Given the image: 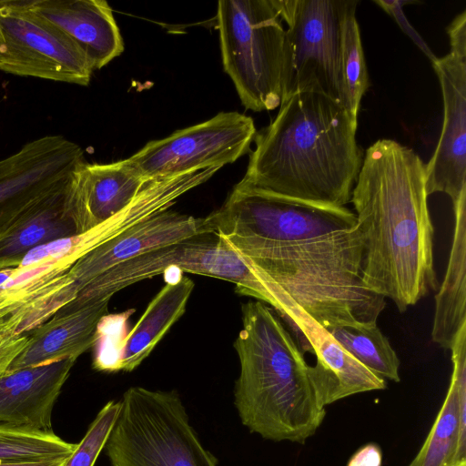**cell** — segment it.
<instances>
[{
  "mask_svg": "<svg viewBox=\"0 0 466 466\" xmlns=\"http://www.w3.org/2000/svg\"><path fill=\"white\" fill-rule=\"evenodd\" d=\"M454 231L443 281L435 296L431 339L451 350L466 327V191L453 204Z\"/></svg>",
  "mask_w": 466,
  "mask_h": 466,
  "instance_id": "21",
  "label": "cell"
},
{
  "mask_svg": "<svg viewBox=\"0 0 466 466\" xmlns=\"http://www.w3.org/2000/svg\"><path fill=\"white\" fill-rule=\"evenodd\" d=\"M255 135L251 117L220 112L202 123L149 141L127 160L149 180L221 168L247 154Z\"/></svg>",
  "mask_w": 466,
  "mask_h": 466,
  "instance_id": "11",
  "label": "cell"
},
{
  "mask_svg": "<svg viewBox=\"0 0 466 466\" xmlns=\"http://www.w3.org/2000/svg\"><path fill=\"white\" fill-rule=\"evenodd\" d=\"M85 161L79 145L48 135L0 160V240L64 188Z\"/></svg>",
  "mask_w": 466,
  "mask_h": 466,
  "instance_id": "12",
  "label": "cell"
},
{
  "mask_svg": "<svg viewBox=\"0 0 466 466\" xmlns=\"http://www.w3.org/2000/svg\"><path fill=\"white\" fill-rule=\"evenodd\" d=\"M373 2L394 18L402 32L410 38V40L420 48V50L422 51L424 55L431 61V63L437 59V56L433 54L420 35L410 25L403 12L404 5L415 4L417 3L416 0H373Z\"/></svg>",
  "mask_w": 466,
  "mask_h": 466,
  "instance_id": "27",
  "label": "cell"
},
{
  "mask_svg": "<svg viewBox=\"0 0 466 466\" xmlns=\"http://www.w3.org/2000/svg\"><path fill=\"white\" fill-rule=\"evenodd\" d=\"M358 119L328 95L312 90L284 99L276 117L255 135L240 184L299 200L345 207L364 153Z\"/></svg>",
  "mask_w": 466,
  "mask_h": 466,
  "instance_id": "3",
  "label": "cell"
},
{
  "mask_svg": "<svg viewBox=\"0 0 466 466\" xmlns=\"http://www.w3.org/2000/svg\"><path fill=\"white\" fill-rule=\"evenodd\" d=\"M382 452L376 443L360 448L349 460L347 466H381Z\"/></svg>",
  "mask_w": 466,
  "mask_h": 466,
  "instance_id": "30",
  "label": "cell"
},
{
  "mask_svg": "<svg viewBox=\"0 0 466 466\" xmlns=\"http://www.w3.org/2000/svg\"><path fill=\"white\" fill-rule=\"evenodd\" d=\"M426 164L411 148L379 139L365 151L350 202L361 233L362 279L400 312L437 286Z\"/></svg>",
  "mask_w": 466,
  "mask_h": 466,
  "instance_id": "2",
  "label": "cell"
},
{
  "mask_svg": "<svg viewBox=\"0 0 466 466\" xmlns=\"http://www.w3.org/2000/svg\"><path fill=\"white\" fill-rule=\"evenodd\" d=\"M0 70L79 86H87L94 71L82 51L25 0H0Z\"/></svg>",
  "mask_w": 466,
  "mask_h": 466,
  "instance_id": "10",
  "label": "cell"
},
{
  "mask_svg": "<svg viewBox=\"0 0 466 466\" xmlns=\"http://www.w3.org/2000/svg\"><path fill=\"white\" fill-rule=\"evenodd\" d=\"M194 282L188 277L168 281L147 305L133 329L121 340L114 371L137 369L169 329L185 313Z\"/></svg>",
  "mask_w": 466,
  "mask_h": 466,
  "instance_id": "20",
  "label": "cell"
},
{
  "mask_svg": "<svg viewBox=\"0 0 466 466\" xmlns=\"http://www.w3.org/2000/svg\"><path fill=\"white\" fill-rule=\"evenodd\" d=\"M28 335L15 333L5 317H0V375L8 370L27 344Z\"/></svg>",
  "mask_w": 466,
  "mask_h": 466,
  "instance_id": "28",
  "label": "cell"
},
{
  "mask_svg": "<svg viewBox=\"0 0 466 466\" xmlns=\"http://www.w3.org/2000/svg\"><path fill=\"white\" fill-rule=\"evenodd\" d=\"M77 443L53 432H36L0 426V462L66 459Z\"/></svg>",
  "mask_w": 466,
  "mask_h": 466,
  "instance_id": "25",
  "label": "cell"
},
{
  "mask_svg": "<svg viewBox=\"0 0 466 466\" xmlns=\"http://www.w3.org/2000/svg\"><path fill=\"white\" fill-rule=\"evenodd\" d=\"M172 268L232 282L239 294L269 304L275 311L279 309L270 286L222 238L212 233L193 236L120 263L91 280L72 303L112 298L117 291Z\"/></svg>",
  "mask_w": 466,
  "mask_h": 466,
  "instance_id": "7",
  "label": "cell"
},
{
  "mask_svg": "<svg viewBox=\"0 0 466 466\" xmlns=\"http://www.w3.org/2000/svg\"><path fill=\"white\" fill-rule=\"evenodd\" d=\"M111 298L83 304L69 303L28 335L25 348L8 370H18L59 361L76 360L96 345L99 326L108 315Z\"/></svg>",
  "mask_w": 466,
  "mask_h": 466,
  "instance_id": "17",
  "label": "cell"
},
{
  "mask_svg": "<svg viewBox=\"0 0 466 466\" xmlns=\"http://www.w3.org/2000/svg\"><path fill=\"white\" fill-rule=\"evenodd\" d=\"M150 181L127 158L110 164H81L71 177L66 199L76 234L125 208Z\"/></svg>",
  "mask_w": 466,
  "mask_h": 466,
  "instance_id": "15",
  "label": "cell"
},
{
  "mask_svg": "<svg viewBox=\"0 0 466 466\" xmlns=\"http://www.w3.org/2000/svg\"><path fill=\"white\" fill-rule=\"evenodd\" d=\"M272 2L288 25L282 101L306 90L321 92L339 101L342 25L351 0Z\"/></svg>",
  "mask_w": 466,
  "mask_h": 466,
  "instance_id": "8",
  "label": "cell"
},
{
  "mask_svg": "<svg viewBox=\"0 0 466 466\" xmlns=\"http://www.w3.org/2000/svg\"><path fill=\"white\" fill-rule=\"evenodd\" d=\"M358 1L351 0L346 12L341 35L339 68V102L358 119L360 105L369 86V76L356 17Z\"/></svg>",
  "mask_w": 466,
  "mask_h": 466,
  "instance_id": "24",
  "label": "cell"
},
{
  "mask_svg": "<svg viewBox=\"0 0 466 466\" xmlns=\"http://www.w3.org/2000/svg\"><path fill=\"white\" fill-rule=\"evenodd\" d=\"M69 183L0 240V270L16 268L22 258L36 247L76 235L67 210Z\"/></svg>",
  "mask_w": 466,
  "mask_h": 466,
  "instance_id": "22",
  "label": "cell"
},
{
  "mask_svg": "<svg viewBox=\"0 0 466 466\" xmlns=\"http://www.w3.org/2000/svg\"><path fill=\"white\" fill-rule=\"evenodd\" d=\"M451 351L453 369L445 400L409 466H466V329Z\"/></svg>",
  "mask_w": 466,
  "mask_h": 466,
  "instance_id": "19",
  "label": "cell"
},
{
  "mask_svg": "<svg viewBox=\"0 0 466 466\" xmlns=\"http://www.w3.org/2000/svg\"><path fill=\"white\" fill-rule=\"evenodd\" d=\"M234 348L240 363L234 403L242 424L266 440L305 443L326 410L310 380V365L275 310L260 300L242 305Z\"/></svg>",
  "mask_w": 466,
  "mask_h": 466,
  "instance_id": "4",
  "label": "cell"
},
{
  "mask_svg": "<svg viewBox=\"0 0 466 466\" xmlns=\"http://www.w3.org/2000/svg\"><path fill=\"white\" fill-rule=\"evenodd\" d=\"M120 401L109 400L98 411L64 466H94L116 420Z\"/></svg>",
  "mask_w": 466,
  "mask_h": 466,
  "instance_id": "26",
  "label": "cell"
},
{
  "mask_svg": "<svg viewBox=\"0 0 466 466\" xmlns=\"http://www.w3.org/2000/svg\"><path fill=\"white\" fill-rule=\"evenodd\" d=\"M326 329L345 350L375 375L385 380H400V359L377 324L336 326Z\"/></svg>",
  "mask_w": 466,
  "mask_h": 466,
  "instance_id": "23",
  "label": "cell"
},
{
  "mask_svg": "<svg viewBox=\"0 0 466 466\" xmlns=\"http://www.w3.org/2000/svg\"><path fill=\"white\" fill-rule=\"evenodd\" d=\"M290 326L304 351L316 356L309 375L317 398L326 407L349 396L380 390L387 382L345 350L329 332L291 298L279 315Z\"/></svg>",
  "mask_w": 466,
  "mask_h": 466,
  "instance_id": "14",
  "label": "cell"
},
{
  "mask_svg": "<svg viewBox=\"0 0 466 466\" xmlns=\"http://www.w3.org/2000/svg\"><path fill=\"white\" fill-rule=\"evenodd\" d=\"M205 219L210 233L324 328L377 324L386 301L362 279V238L350 209L238 182Z\"/></svg>",
  "mask_w": 466,
  "mask_h": 466,
  "instance_id": "1",
  "label": "cell"
},
{
  "mask_svg": "<svg viewBox=\"0 0 466 466\" xmlns=\"http://www.w3.org/2000/svg\"><path fill=\"white\" fill-rule=\"evenodd\" d=\"M217 23L225 72L254 112L280 106L285 29L272 0H220Z\"/></svg>",
  "mask_w": 466,
  "mask_h": 466,
  "instance_id": "6",
  "label": "cell"
},
{
  "mask_svg": "<svg viewBox=\"0 0 466 466\" xmlns=\"http://www.w3.org/2000/svg\"><path fill=\"white\" fill-rule=\"evenodd\" d=\"M26 6L68 37L93 70L124 51L112 9L104 0H25Z\"/></svg>",
  "mask_w": 466,
  "mask_h": 466,
  "instance_id": "18",
  "label": "cell"
},
{
  "mask_svg": "<svg viewBox=\"0 0 466 466\" xmlns=\"http://www.w3.org/2000/svg\"><path fill=\"white\" fill-rule=\"evenodd\" d=\"M451 51L466 56V11L457 15L447 27Z\"/></svg>",
  "mask_w": 466,
  "mask_h": 466,
  "instance_id": "29",
  "label": "cell"
},
{
  "mask_svg": "<svg viewBox=\"0 0 466 466\" xmlns=\"http://www.w3.org/2000/svg\"><path fill=\"white\" fill-rule=\"evenodd\" d=\"M76 360L8 370L0 375V426L53 432L52 412Z\"/></svg>",
  "mask_w": 466,
  "mask_h": 466,
  "instance_id": "16",
  "label": "cell"
},
{
  "mask_svg": "<svg viewBox=\"0 0 466 466\" xmlns=\"http://www.w3.org/2000/svg\"><path fill=\"white\" fill-rule=\"evenodd\" d=\"M439 78L443 122L426 164L428 195L441 192L455 204L466 191V56L450 51L431 63Z\"/></svg>",
  "mask_w": 466,
  "mask_h": 466,
  "instance_id": "13",
  "label": "cell"
},
{
  "mask_svg": "<svg viewBox=\"0 0 466 466\" xmlns=\"http://www.w3.org/2000/svg\"><path fill=\"white\" fill-rule=\"evenodd\" d=\"M105 445L111 466H218L176 390L130 387Z\"/></svg>",
  "mask_w": 466,
  "mask_h": 466,
  "instance_id": "5",
  "label": "cell"
},
{
  "mask_svg": "<svg viewBox=\"0 0 466 466\" xmlns=\"http://www.w3.org/2000/svg\"><path fill=\"white\" fill-rule=\"evenodd\" d=\"M66 459H48L0 462V466H64Z\"/></svg>",
  "mask_w": 466,
  "mask_h": 466,
  "instance_id": "31",
  "label": "cell"
},
{
  "mask_svg": "<svg viewBox=\"0 0 466 466\" xmlns=\"http://www.w3.org/2000/svg\"><path fill=\"white\" fill-rule=\"evenodd\" d=\"M200 234H211L205 218L170 208L158 212L92 249L49 281L37 295L35 310L46 320L74 301L91 280L109 268L145 252Z\"/></svg>",
  "mask_w": 466,
  "mask_h": 466,
  "instance_id": "9",
  "label": "cell"
}]
</instances>
